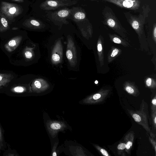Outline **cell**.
Wrapping results in <instances>:
<instances>
[{
    "label": "cell",
    "mask_w": 156,
    "mask_h": 156,
    "mask_svg": "<svg viewBox=\"0 0 156 156\" xmlns=\"http://www.w3.org/2000/svg\"><path fill=\"white\" fill-rule=\"evenodd\" d=\"M26 5L5 0H0V12L7 19L14 27L25 15Z\"/></svg>",
    "instance_id": "obj_1"
},
{
    "label": "cell",
    "mask_w": 156,
    "mask_h": 156,
    "mask_svg": "<svg viewBox=\"0 0 156 156\" xmlns=\"http://www.w3.org/2000/svg\"><path fill=\"white\" fill-rule=\"evenodd\" d=\"M15 27L12 25L6 17L0 12V33L7 32Z\"/></svg>",
    "instance_id": "obj_2"
},
{
    "label": "cell",
    "mask_w": 156,
    "mask_h": 156,
    "mask_svg": "<svg viewBox=\"0 0 156 156\" xmlns=\"http://www.w3.org/2000/svg\"><path fill=\"white\" fill-rule=\"evenodd\" d=\"M22 39L21 36L18 35L13 37L5 45L7 50L11 52L14 50L19 45Z\"/></svg>",
    "instance_id": "obj_3"
},
{
    "label": "cell",
    "mask_w": 156,
    "mask_h": 156,
    "mask_svg": "<svg viewBox=\"0 0 156 156\" xmlns=\"http://www.w3.org/2000/svg\"><path fill=\"white\" fill-rule=\"evenodd\" d=\"M103 43V39L99 37L97 42V48L99 61L101 66L104 64Z\"/></svg>",
    "instance_id": "obj_4"
},
{
    "label": "cell",
    "mask_w": 156,
    "mask_h": 156,
    "mask_svg": "<svg viewBox=\"0 0 156 156\" xmlns=\"http://www.w3.org/2000/svg\"><path fill=\"white\" fill-rule=\"evenodd\" d=\"M122 51L120 49L115 47H112L108 54L107 60L110 63L122 53Z\"/></svg>",
    "instance_id": "obj_5"
},
{
    "label": "cell",
    "mask_w": 156,
    "mask_h": 156,
    "mask_svg": "<svg viewBox=\"0 0 156 156\" xmlns=\"http://www.w3.org/2000/svg\"><path fill=\"white\" fill-rule=\"evenodd\" d=\"M13 75L9 73H0V86H5L13 78Z\"/></svg>",
    "instance_id": "obj_6"
},
{
    "label": "cell",
    "mask_w": 156,
    "mask_h": 156,
    "mask_svg": "<svg viewBox=\"0 0 156 156\" xmlns=\"http://www.w3.org/2000/svg\"><path fill=\"white\" fill-rule=\"evenodd\" d=\"M110 40L115 43L121 44L125 47H129L130 45L125 40L117 36L112 35L110 36Z\"/></svg>",
    "instance_id": "obj_7"
},
{
    "label": "cell",
    "mask_w": 156,
    "mask_h": 156,
    "mask_svg": "<svg viewBox=\"0 0 156 156\" xmlns=\"http://www.w3.org/2000/svg\"><path fill=\"white\" fill-rule=\"evenodd\" d=\"M146 84L148 87L155 86L156 82L154 79L148 77L146 80Z\"/></svg>",
    "instance_id": "obj_8"
},
{
    "label": "cell",
    "mask_w": 156,
    "mask_h": 156,
    "mask_svg": "<svg viewBox=\"0 0 156 156\" xmlns=\"http://www.w3.org/2000/svg\"><path fill=\"white\" fill-rule=\"evenodd\" d=\"M25 88L21 86H16L12 89L13 92L17 93H22L25 91Z\"/></svg>",
    "instance_id": "obj_9"
},
{
    "label": "cell",
    "mask_w": 156,
    "mask_h": 156,
    "mask_svg": "<svg viewBox=\"0 0 156 156\" xmlns=\"http://www.w3.org/2000/svg\"><path fill=\"white\" fill-rule=\"evenodd\" d=\"M122 5L124 7L130 8L133 5V1L132 0H125L123 2Z\"/></svg>",
    "instance_id": "obj_10"
},
{
    "label": "cell",
    "mask_w": 156,
    "mask_h": 156,
    "mask_svg": "<svg viewBox=\"0 0 156 156\" xmlns=\"http://www.w3.org/2000/svg\"><path fill=\"white\" fill-rule=\"evenodd\" d=\"M69 14L68 11L66 10H62L59 11L58 13V15L62 17H64L67 16Z\"/></svg>",
    "instance_id": "obj_11"
},
{
    "label": "cell",
    "mask_w": 156,
    "mask_h": 156,
    "mask_svg": "<svg viewBox=\"0 0 156 156\" xmlns=\"http://www.w3.org/2000/svg\"><path fill=\"white\" fill-rule=\"evenodd\" d=\"M85 14L82 12H78L75 14L74 15L75 18L78 19H83L85 18Z\"/></svg>",
    "instance_id": "obj_12"
},
{
    "label": "cell",
    "mask_w": 156,
    "mask_h": 156,
    "mask_svg": "<svg viewBox=\"0 0 156 156\" xmlns=\"http://www.w3.org/2000/svg\"><path fill=\"white\" fill-rule=\"evenodd\" d=\"M50 127L53 129H58L61 127V126L58 123H53L51 124Z\"/></svg>",
    "instance_id": "obj_13"
},
{
    "label": "cell",
    "mask_w": 156,
    "mask_h": 156,
    "mask_svg": "<svg viewBox=\"0 0 156 156\" xmlns=\"http://www.w3.org/2000/svg\"><path fill=\"white\" fill-rule=\"evenodd\" d=\"M125 89L127 92L130 94L133 93L134 92V90L133 87L129 85H126Z\"/></svg>",
    "instance_id": "obj_14"
},
{
    "label": "cell",
    "mask_w": 156,
    "mask_h": 156,
    "mask_svg": "<svg viewBox=\"0 0 156 156\" xmlns=\"http://www.w3.org/2000/svg\"><path fill=\"white\" fill-rule=\"evenodd\" d=\"M24 55L25 57L27 59L31 58L33 56L32 53L29 50H27L25 51Z\"/></svg>",
    "instance_id": "obj_15"
},
{
    "label": "cell",
    "mask_w": 156,
    "mask_h": 156,
    "mask_svg": "<svg viewBox=\"0 0 156 156\" xmlns=\"http://www.w3.org/2000/svg\"><path fill=\"white\" fill-rule=\"evenodd\" d=\"M52 59L53 61L55 62H57L60 59V57L58 54L56 53H54L52 56Z\"/></svg>",
    "instance_id": "obj_16"
},
{
    "label": "cell",
    "mask_w": 156,
    "mask_h": 156,
    "mask_svg": "<svg viewBox=\"0 0 156 156\" xmlns=\"http://www.w3.org/2000/svg\"><path fill=\"white\" fill-rule=\"evenodd\" d=\"M11 2H14L19 3L25 5H27V0H5Z\"/></svg>",
    "instance_id": "obj_17"
},
{
    "label": "cell",
    "mask_w": 156,
    "mask_h": 156,
    "mask_svg": "<svg viewBox=\"0 0 156 156\" xmlns=\"http://www.w3.org/2000/svg\"><path fill=\"white\" fill-rule=\"evenodd\" d=\"M132 27L135 30H137L139 27V23L138 21L135 20L132 23Z\"/></svg>",
    "instance_id": "obj_18"
},
{
    "label": "cell",
    "mask_w": 156,
    "mask_h": 156,
    "mask_svg": "<svg viewBox=\"0 0 156 156\" xmlns=\"http://www.w3.org/2000/svg\"><path fill=\"white\" fill-rule=\"evenodd\" d=\"M107 23L108 25L112 27H115V22L112 19H109L107 21Z\"/></svg>",
    "instance_id": "obj_19"
},
{
    "label": "cell",
    "mask_w": 156,
    "mask_h": 156,
    "mask_svg": "<svg viewBox=\"0 0 156 156\" xmlns=\"http://www.w3.org/2000/svg\"><path fill=\"white\" fill-rule=\"evenodd\" d=\"M133 117L136 122H140L141 120L140 116L136 114H133Z\"/></svg>",
    "instance_id": "obj_20"
},
{
    "label": "cell",
    "mask_w": 156,
    "mask_h": 156,
    "mask_svg": "<svg viewBox=\"0 0 156 156\" xmlns=\"http://www.w3.org/2000/svg\"><path fill=\"white\" fill-rule=\"evenodd\" d=\"M66 56L69 60H71L73 58V54L72 51L70 50H68L66 52Z\"/></svg>",
    "instance_id": "obj_21"
},
{
    "label": "cell",
    "mask_w": 156,
    "mask_h": 156,
    "mask_svg": "<svg viewBox=\"0 0 156 156\" xmlns=\"http://www.w3.org/2000/svg\"><path fill=\"white\" fill-rule=\"evenodd\" d=\"M34 85L37 88H40L41 87V83L38 80H35L34 82Z\"/></svg>",
    "instance_id": "obj_22"
},
{
    "label": "cell",
    "mask_w": 156,
    "mask_h": 156,
    "mask_svg": "<svg viewBox=\"0 0 156 156\" xmlns=\"http://www.w3.org/2000/svg\"><path fill=\"white\" fill-rule=\"evenodd\" d=\"M48 4L51 6L55 7L58 4L56 2L53 1H49L48 2Z\"/></svg>",
    "instance_id": "obj_23"
},
{
    "label": "cell",
    "mask_w": 156,
    "mask_h": 156,
    "mask_svg": "<svg viewBox=\"0 0 156 156\" xmlns=\"http://www.w3.org/2000/svg\"><path fill=\"white\" fill-rule=\"evenodd\" d=\"M126 144L124 143H121L118 146L117 148L119 150H123L126 148Z\"/></svg>",
    "instance_id": "obj_24"
},
{
    "label": "cell",
    "mask_w": 156,
    "mask_h": 156,
    "mask_svg": "<svg viewBox=\"0 0 156 156\" xmlns=\"http://www.w3.org/2000/svg\"><path fill=\"white\" fill-rule=\"evenodd\" d=\"M101 97V95L100 94L97 93L94 95L93 98L94 100H97L100 98Z\"/></svg>",
    "instance_id": "obj_25"
},
{
    "label": "cell",
    "mask_w": 156,
    "mask_h": 156,
    "mask_svg": "<svg viewBox=\"0 0 156 156\" xmlns=\"http://www.w3.org/2000/svg\"><path fill=\"white\" fill-rule=\"evenodd\" d=\"M100 151L102 153L104 156H108L109 155L107 151L105 149H101L100 150Z\"/></svg>",
    "instance_id": "obj_26"
},
{
    "label": "cell",
    "mask_w": 156,
    "mask_h": 156,
    "mask_svg": "<svg viewBox=\"0 0 156 156\" xmlns=\"http://www.w3.org/2000/svg\"><path fill=\"white\" fill-rule=\"evenodd\" d=\"M132 145V143L130 141H129L126 143V148L127 149H129Z\"/></svg>",
    "instance_id": "obj_27"
},
{
    "label": "cell",
    "mask_w": 156,
    "mask_h": 156,
    "mask_svg": "<svg viewBox=\"0 0 156 156\" xmlns=\"http://www.w3.org/2000/svg\"><path fill=\"white\" fill-rule=\"evenodd\" d=\"M153 37H154V40L156 43V27L154 28L153 32Z\"/></svg>",
    "instance_id": "obj_28"
},
{
    "label": "cell",
    "mask_w": 156,
    "mask_h": 156,
    "mask_svg": "<svg viewBox=\"0 0 156 156\" xmlns=\"http://www.w3.org/2000/svg\"><path fill=\"white\" fill-rule=\"evenodd\" d=\"M2 141H3L2 136V135L1 130L0 128V146H1V144H2Z\"/></svg>",
    "instance_id": "obj_29"
},
{
    "label": "cell",
    "mask_w": 156,
    "mask_h": 156,
    "mask_svg": "<svg viewBox=\"0 0 156 156\" xmlns=\"http://www.w3.org/2000/svg\"><path fill=\"white\" fill-rule=\"evenodd\" d=\"M156 100L155 99H153L152 101V104L154 105H156Z\"/></svg>",
    "instance_id": "obj_30"
},
{
    "label": "cell",
    "mask_w": 156,
    "mask_h": 156,
    "mask_svg": "<svg viewBox=\"0 0 156 156\" xmlns=\"http://www.w3.org/2000/svg\"><path fill=\"white\" fill-rule=\"evenodd\" d=\"M52 155L53 156H56L57 155L56 154V153L55 152H54L53 153Z\"/></svg>",
    "instance_id": "obj_31"
},
{
    "label": "cell",
    "mask_w": 156,
    "mask_h": 156,
    "mask_svg": "<svg viewBox=\"0 0 156 156\" xmlns=\"http://www.w3.org/2000/svg\"><path fill=\"white\" fill-rule=\"evenodd\" d=\"M154 120V123H156V117L155 118Z\"/></svg>",
    "instance_id": "obj_32"
},
{
    "label": "cell",
    "mask_w": 156,
    "mask_h": 156,
    "mask_svg": "<svg viewBox=\"0 0 156 156\" xmlns=\"http://www.w3.org/2000/svg\"><path fill=\"white\" fill-rule=\"evenodd\" d=\"M2 87V86H0V89L1 88V87Z\"/></svg>",
    "instance_id": "obj_33"
}]
</instances>
